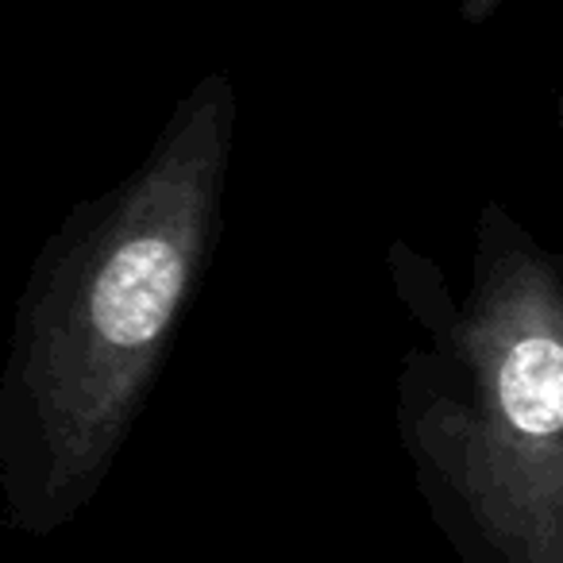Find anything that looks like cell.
<instances>
[{
  "label": "cell",
  "mask_w": 563,
  "mask_h": 563,
  "mask_svg": "<svg viewBox=\"0 0 563 563\" xmlns=\"http://www.w3.org/2000/svg\"><path fill=\"white\" fill-rule=\"evenodd\" d=\"M224 147L228 97L212 93L51 282L20 378L47 494L86 486L124 432L194 278Z\"/></svg>",
  "instance_id": "6da1fadb"
},
{
  "label": "cell",
  "mask_w": 563,
  "mask_h": 563,
  "mask_svg": "<svg viewBox=\"0 0 563 563\" xmlns=\"http://www.w3.org/2000/svg\"><path fill=\"white\" fill-rule=\"evenodd\" d=\"M463 352L471 398L432 417L440 471L517 563H560V294L537 263L498 266Z\"/></svg>",
  "instance_id": "7a4b0ae2"
}]
</instances>
